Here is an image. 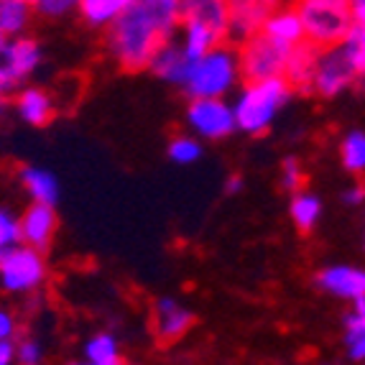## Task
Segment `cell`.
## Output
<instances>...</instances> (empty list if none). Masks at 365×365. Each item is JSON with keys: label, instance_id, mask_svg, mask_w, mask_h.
<instances>
[{"label": "cell", "instance_id": "obj_1", "mask_svg": "<svg viewBox=\"0 0 365 365\" xmlns=\"http://www.w3.org/2000/svg\"><path fill=\"white\" fill-rule=\"evenodd\" d=\"M179 26V0H128L125 11L105 31V49L120 69L143 72L161 46L177 41Z\"/></svg>", "mask_w": 365, "mask_h": 365}, {"label": "cell", "instance_id": "obj_2", "mask_svg": "<svg viewBox=\"0 0 365 365\" xmlns=\"http://www.w3.org/2000/svg\"><path fill=\"white\" fill-rule=\"evenodd\" d=\"M182 26L179 46L189 61L202 59L227 41V3L222 0H179Z\"/></svg>", "mask_w": 365, "mask_h": 365}, {"label": "cell", "instance_id": "obj_3", "mask_svg": "<svg viewBox=\"0 0 365 365\" xmlns=\"http://www.w3.org/2000/svg\"><path fill=\"white\" fill-rule=\"evenodd\" d=\"M294 90L284 77L266 79V82H248L240 87L232 113H235V128L245 135H263L274 125L281 108H287Z\"/></svg>", "mask_w": 365, "mask_h": 365}, {"label": "cell", "instance_id": "obj_4", "mask_svg": "<svg viewBox=\"0 0 365 365\" xmlns=\"http://www.w3.org/2000/svg\"><path fill=\"white\" fill-rule=\"evenodd\" d=\"M237 79H240L237 49L225 43L189 64L182 90L192 100H225V95L235 90Z\"/></svg>", "mask_w": 365, "mask_h": 365}, {"label": "cell", "instance_id": "obj_5", "mask_svg": "<svg viewBox=\"0 0 365 365\" xmlns=\"http://www.w3.org/2000/svg\"><path fill=\"white\" fill-rule=\"evenodd\" d=\"M297 13L304 26V38L317 49H332L345 41L353 29L347 0H302Z\"/></svg>", "mask_w": 365, "mask_h": 365}, {"label": "cell", "instance_id": "obj_6", "mask_svg": "<svg viewBox=\"0 0 365 365\" xmlns=\"http://www.w3.org/2000/svg\"><path fill=\"white\" fill-rule=\"evenodd\" d=\"M46 258L29 245H16L0 258V289L8 294H34L46 284Z\"/></svg>", "mask_w": 365, "mask_h": 365}, {"label": "cell", "instance_id": "obj_7", "mask_svg": "<svg viewBox=\"0 0 365 365\" xmlns=\"http://www.w3.org/2000/svg\"><path fill=\"white\" fill-rule=\"evenodd\" d=\"M292 54L289 46L274 41V38L258 34L237 49V64H240V79L248 82H266V79L284 77L287 59Z\"/></svg>", "mask_w": 365, "mask_h": 365}, {"label": "cell", "instance_id": "obj_8", "mask_svg": "<svg viewBox=\"0 0 365 365\" xmlns=\"http://www.w3.org/2000/svg\"><path fill=\"white\" fill-rule=\"evenodd\" d=\"M360 72L355 69L353 59L347 56L345 46H332V49L319 51L317 59V72L312 79V95L324 100L340 98L342 92H347L350 87H355Z\"/></svg>", "mask_w": 365, "mask_h": 365}, {"label": "cell", "instance_id": "obj_9", "mask_svg": "<svg viewBox=\"0 0 365 365\" xmlns=\"http://www.w3.org/2000/svg\"><path fill=\"white\" fill-rule=\"evenodd\" d=\"M184 123L195 138L222 140L235 128V113L227 100H189Z\"/></svg>", "mask_w": 365, "mask_h": 365}, {"label": "cell", "instance_id": "obj_10", "mask_svg": "<svg viewBox=\"0 0 365 365\" xmlns=\"http://www.w3.org/2000/svg\"><path fill=\"white\" fill-rule=\"evenodd\" d=\"M279 3L266 0H232L227 3V46L240 49L250 38L263 34L268 16L276 11Z\"/></svg>", "mask_w": 365, "mask_h": 365}, {"label": "cell", "instance_id": "obj_11", "mask_svg": "<svg viewBox=\"0 0 365 365\" xmlns=\"http://www.w3.org/2000/svg\"><path fill=\"white\" fill-rule=\"evenodd\" d=\"M192 324H195V312L179 304L174 297H158L153 302L151 329L161 345H171V342L182 340L192 329Z\"/></svg>", "mask_w": 365, "mask_h": 365}, {"label": "cell", "instance_id": "obj_12", "mask_svg": "<svg viewBox=\"0 0 365 365\" xmlns=\"http://www.w3.org/2000/svg\"><path fill=\"white\" fill-rule=\"evenodd\" d=\"M21 245L46 253L54 243L56 227H59V217H56V207H46V205H34L21 212Z\"/></svg>", "mask_w": 365, "mask_h": 365}, {"label": "cell", "instance_id": "obj_13", "mask_svg": "<svg viewBox=\"0 0 365 365\" xmlns=\"http://www.w3.org/2000/svg\"><path fill=\"white\" fill-rule=\"evenodd\" d=\"M314 284L322 292L332 294L345 302H358L365 297V268L363 266H347V263H335V266H324L314 276Z\"/></svg>", "mask_w": 365, "mask_h": 365}, {"label": "cell", "instance_id": "obj_14", "mask_svg": "<svg viewBox=\"0 0 365 365\" xmlns=\"http://www.w3.org/2000/svg\"><path fill=\"white\" fill-rule=\"evenodd\" d=\"M41 46H38L36 38L31 36H19V38H8V43L0 51V67L6 69L21 87L24 82L41 67Z\"/></svg>", "mask_w": 365, "mask_h": 365}, {"label": "cell", "instance_id": "obj_15", "mask_svg": "<svg viewBox=\"0 0 365 365\" xmlns=\"http://www.w3.org/2000/svg\"><path fill=\"white\" fill-rule=\"evenodd\" d=\"M13 110L16 115L34 128H43L54 120V98L41 87H24L13 100Z\"/></svg>", "mask_w": 365, "mask_h": 365}, {"label": "cell", "instance_id": "obj_16", "mask_svg": "<svg viewBox=\"0 0 365 365\" xmlns=\"http://www.w3.org/2000/svg\"><path fill=\"white\" fill-rule=\"evenodd\" d=\"M317 46H312L309 41L294 46L292 54L287 59V69H284V79L294 92H312V79L317 72V59H319Z\"/></svg>", "mask_w": 365, "mask_h": 365}, {"label": "cell", "instance_id": "obj_17", "mask_svg": "<svg viewBox=\"0 0 365 365\" xmlns=\"http://www.w3.org/2000/svg\"><path fill=\"white\" fill-rule=\"evenodd\" d=\"M263 36L274 38V41L284 43L289 49L304 43V26L299 19L297 6H276V11L268 16L266 26H263Z\"/></svg>", "mask_w": 365, "mask_h": 365}, {"label": "cell", "instance_id": "obj_18", "mask_svg": "<svg viewBox=\"0 0 365 365\" xmlns=\"http://www.w3.org/2000/svg\"><path fill=\"white\" fill-rule=\"evenodd\" d=\"M21 184L34 200V205L56 207V202L61 197V187L54 171L43 169V166H24L21 169Z\"/></svg>", "mask_w": 365, "mask_h": 365}, {"label": "cell", "instance_id": "obj_19", "mask_svg": "<svg viewBox=\"0 0 365 365\" xmlns=\"http://www.w3.org/2000/svg\"><path fill=\"white\" fill-rule=\"evenodd\" d=\"M189 64H192V61L184 56L179 41H169L166 46H161L158 54L151 59L148 72H153L158 79H164V82H169V85L184 87L187 74H189Z\"/></svg>", "mask_w": 365, "mask_h": 365}, {"label": "cell", "instance_id": "obj_20", "mask_svg": "<svg viewBox=\"0 0 365 365\" xmlns=\"http://www.w3.org/2000/svg\"><path fill=\"white\" fill-rule=\"evenodd\" d=\"M31 21H34L31 0H0V36H26Z\"/></svg>", "mask_w": 365, "mask_h": 365}, {"label": "cell", "instance_id": "obj_21", "mask_svg": "<svg viewBox=\"0 0 365 365\" xmlns=\"http://www.w3.org/2000/svg\"><path fill=\"white\" fill-rule=\"evenodd\" d=\"M128 0H77L79 19L92 29H105L115 24V19L125 11Z\"/></svg>", "mask_w": 365, "mask_h": 365}, {"label": "cell", "instance_id": "obj_22", "mask_svg": "<svg viewBox=\"0 0 365 365\" xmlns=\"http://www.w3.org/2000/svg\"><path fill=\"white\" fill-rule=\"evenodd\" d=\"M289 217H292L294 227L299 232H312L322 217V200L314 195V192H297L292 195V202H289Z\"/></svg>", "mask_w": 365, "mask_h": 365}, {"label": "cell", "instance_id": "obj_23", "mask_svg": "<svg viewBox=\"0 0 365 365\" xmlns=\"http://www.w3.org/2000/svg\"><path fill=\"white\" fill-rule=\"evenodd\" d=\"M340 158L350 174H365V130H347L342 135Z\"/></svg>", "mask_w": 365, "mask_h": 365}, {"label": "cell", "instance_id": "obj_24", "mask_svg": "<svg viewBox=\"0 0 365 365\" xmlns=\"http://www.w3.org/2000/svg\"><path fill=\"white\" fill-rule=\"evenodd\" d=\"M87 363H120V345L113 332H98L85 342Z\"/></svg>", "mask_w": 365, "mask_h": 365}, {"label": "cell", "instance_id": "obj_25", "mask_svg": "<svg viewBox=\"0 0 365 365\" xmlns=\"http://www.w3.org/2000/svg\"><path fill=\"white\" fill-rule=\"evenodd\" d=\"M169 158L174 164L179 166H189V164H197L202 158V143L200 138H195L192 133H182V135H174L169 140V148H166Z\"/></svg>", "mask_w": 365, "mask_h": 365}, {"label": "cell", "instance_id": "obj_26", "mask_svg": "<svg viewBox=\"0 0 365 365\" xmlns=\"http://www.w3.org/2000/svg\"><path fill=\"white\" fill-rule=\"evenodd\" d=\"M345 350L347 358L355 363H365V319H358L355 314H345Z\"/></svg>", "mask_w": 365, "mask_h": 365}, {"label": "cell", "instance_id": "obj_27", "mask_svg": "<svg viewBox=\"0 0 365 365\" xmlns=\"http://www.w3.org/2000/svg\"><path fill=\"white\" fill-rule=\"evenodd\" d=\"M21 245V222L19 215H13L11 210L0 207V258L6 256L8 250Z\"/></svg>", "mask_w": 365, "mask_h": 365}, {"label": "cell", "instance_id": "obj_28", "mask_svg": "<svg viewBox=\"0 0 365 365\" xmlns=\"http://www.w3.org/2000/svg\"><path fill=\"white\" fill-rule=\"evenodd\" d=\"M34 16L43 21H61L77 11V0H31Z\"/></svg>", "mask_w": 365, "mask_h": 365}, {"label": "cell", "instance_id": "obj_29", "mask_svg": "<svg viewBox=\"0 0 365 365\" xmlns=\"http://www.w3.org/2000/svg\"><path fill=\"white\" fill-rule=\"evenodd\" d=\"M304 166H302V161L297 156H287L281 161V189L284 192H289V195L302 192L304 189Z\"/></svg>", "mask_w": 365, "mask_h": 365}, {"label": "cell", "instance_id": "obj_30", "mask_svg": "<svg viewBox=\"0 0 365 365\" xmlns=\"http://www.w3.org/2000/svg\"><path fill=\"white\" fill-rule=\"evenodd\" d=\"M16 365H46V353L36 337L16 340Z\"/></svg>", "mask_w": 365, "mask_h": 365}, {"label": "cell", "instance_id": "obj_31", "mask_svg": "<svg viewBox=\"0 0 365 365\" xmlns=\"http://www.w3.org/2000/svg\"><path fill=\"white\" fill-rule=\"evenodd\" d=\"M342 46H345L347 56L353 59L355 69L363 74L365 72V26H353L350 34L345 36V41H342Z\"/></svg>", "mask_w": 365, "mask_h": 365}, {"label": "cell", "instance_id": "obj_32", "mask_svg": "<svg viewBox=\"0 0 365 365\" xmlns=\"http://www.w3.org/2000/svg\"><path fill=\"white\" fill-rule=\"evenodd\" d=\"M19 335V322L8 309H0V342H13Z\"/></svg>", "mask_w": 365, "mask_h": 365}, {"label": "cell", "instance_id": "obj_33", "mask_svg": "<svg viewBox=\"0 0 365 365\" xmlns=\"http://www.w3.org/2000/svg\"><path fill=\"white\" fill-rule=\"evenodd\" d=\"M21 90H24V87H21L6 69L0 67V100H6V103L8 100H16V95H19Z\"/></svg>", "mask_w": 365, "mask_h": 365}, {"label": "cell", "instance_id": "obj_34", "mask_svg": "<svg viewBox=\"0 0 365 365\" xmlns=\"http://www.w3.org/2000/svg\"><path fill=\"white\" fill-rule=\"evenodd\" d=\"M342 202L345 205H350V207H360V205H365V184H350V187L342 192Z\"/></svg>", "mask_w": 365, "mask_h": 365}, {"label": "cell", "instance_id": "obj_35", "mask_svg": "<svg viewBox=\"0 0 365 365\" xmlns=\"http://www.w3.org/2000/svg\"><path fill=\"white\" fill-rule=\"evenodd\" d=\"M0 363H3V365H16V340H13V342H0Z\"/></svg>", "mask_w": 365, "mask_h": 365}, {"label": "cell", "instance_id": "obj_36", "mask_svg": "<svg viewBox=\"0 0 365 365\" xmlns=\"http://www.w3.org/2000/svg\"><path fill=\"white\" fill-rule=\"evenodd\" d=\"M225 195L227 197H235V195H240V192H243L245 189V182H243V177H237V174H232L230 179H225Z\"/></svg>", "mask_w": 365, "mask_h": 365}, {"label": "cell", "instance_id": "obj_37", "mask_svg": "<svg viewBox=\"0 0 365 365\" xmlns=\"http://www.w3.org/2000/svg\"><path fill=\"white\" fill-rule=\"evenodd\" d=\"M350 16H353V26H365V0L350 3Z\"/></svg>", "mask_w": 365, "mask_h": 365}, {"label": "cell", "instance_id": "obj_38", "mask_svg": "<svg viewBox=\"0 0 365 365\" xmlns=\"http://www.w3.org/2000/svg\"><path fill=\"white\" fill-rule=\"evenodd\" d=\"M350 314H355L358 319H365V297L358 299V302H353V307H350Z\"/></svg>", "mask_w": 365, "mask_h": 365}, {"label": "cell", "instance_id": "obj_39", "mask_svg": "<svg viewBox=\"0 0 365 365\" xmlns=\"http://www.w3.org/2000/svg\"><path fill=\"white\" fill-rule=\"evenodd\" d=\"M67 365H123V363H82V360H72V363H67Z\"/></svg>", "mask_w": 365, "mask_h": 365}, {"label": "cell", "instance_id": "obj_40", "mask_svg": "<svg viewBox=\"0 0 365 365\" xmlns=\"http://www.w3.org/2000/svg\"><path fill=\"white\" fill-rule=\"evenodd\" d=\"M355 87H358V90L363 92V95H365V72H363V74H360V77H358V82H355Z\"/></svg>", "mask_w": 365, "mask_h": 365}, {"label": "cell", "instance_id": "obj_41", "mask_svg": "<svg viewBox=\"0 0 365 365\" xmlns=\"http://www.w3.org/2000/svg\"><path fill=\"white\" fill-rule=\"evenodd\" d=\"M6 43H8V38H6V36H0V51H3V46H6Z\"/></svg>", "mask_w": 365, "mask_h": 365}, {"label": "cell", "instance_id": "obj_42", "mask_svg": "<svg viewBox=\"0 0 365 365\" xmlns=\"http://www.w3.org/2000/svg\"><path fill=\"white\" fill-rule=\"evenodd\" d=\"M363 248H365V227H363Z\"/></svg>", "mask_w": 365, "mask_h": 365}, {"label": "cell", "instance_id": "obj_43", "mask_svg": "<svg viewBox=\"0 0 365 365\" xmlns=\"http://www.w3.org/2000/svg\"><path fill=\"white\" fill-rule=\"evenodd\" d=\"M322 365H335V363H322Z\"/></svg>", "mask_w": 365, "mask_h": 365}, {"label": "cell", "instance_id": "obj_44", "mask_svg": "<svg viewBox=\"0 0 365 365\" xmlns=\"http://www.w3.org/2000/svg\"><path fill=\"white\" fill-rule=\"evenodd\" d=\"M128 365H135V363H128Z\"/></svg>", "mask_w": 365, "mask_h": 365}, {"label": "cell", "instance_id": "obj_45", "mask_svg": "<svg viewBox=\"0 0 365 365\" xmlns=\"http://www.w3.org/2000/svg\"><path fill=\"white\" fill-rule=\"evenodd\" d=\"M0 365H3V363H0Z\"/></svg>", "mask_w": 365, "mask_h": 365}, {"label": "cell", "instance_id": "obj_46", "mask_svg": "<svg viewBox=\"0 0 365 365\" xmlns=\"http://www.w3.org/2000/svg\"><path fill=\"white\" fill-rule=\"evenodd\" d=\"M363 365H365V363H363Z\"/></svg>", "mask_w": 365, "mask_h": 365}]
</instances>
